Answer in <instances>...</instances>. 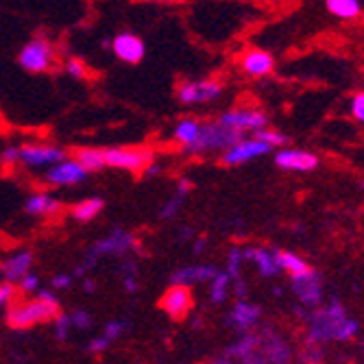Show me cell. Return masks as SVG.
Wrapping results in <instances>:
<instances>
[{"label": "cell", "instance_id": "d6a6232c", "mask_svg": "<svg viewBox=\"0 0 364 364\" xmlns=\"http://www.w3.org/2000/svg\"><path fill=\"white\" fill-rule=\"evenodd\" d=\"M240 259H242V251H238V249H231L229 251V269H227V275L231 279H238L240 277Z\"/></svg>", "mask_w": 364, "mask_h": 364}, {"label": "cell", "instance_id": "836d02e7", "mask_svg": "<svg viewBox=\"0 0 364 364\" xmlns=\"http://www.w3.org/2000/svg\"><path fill=\"white\" fill-rule=\"evenodd\" d=\"M68 316H70L73 327H77V329H87V327H92V316H90L85 310H75V312L68 314Z\"/></svg>", "mask_w": 364, "mask_h": 364}, {"label": "cell", "instance_id": "cb8c5ba5", "mask_svg": "<svg viewBox=\"0 0 364 364\" xmlns=\"http://www.w3.org/2000/svg\"><path fill=\"white\" fill-rule=\"evenodd\" d=\"M75 159L81 164V166L90 173L103 171L105 168V159H103V149H79Z\"/></svg>", "mask_w": 364, "mask_h": 364}, {"label": "cell", "instance_id": "2e32d148", "mask_svg": "<svg viewBox=\"0 0 364 364\" xmlns=\"http://www.w3.org/2000/svg\"><path fill=\"white\" fill-rule=\"evenodd\" d=\"M216 267H210V264H194V267H183L179 271L173 273V286H186L190 288L192 284L198 282H212L216 277Z\"/></svg>", "mask_w": 364, "mask_h": 364}, {"label": "cell", "instance_id": "60d3db41", "mask_svg": "<svg viewBox=\"0 0 364 364\" xmlns=\"http://www.w3.org/2000/svg\"><path fill=\"white\" fill-rule=\"evenodd\" d=\"M107 347H109V343H107L103 336H98V338H94V341L90 343V347H87V349H90L92 353H101V351H105Z\"/></svg>", "mask_w": 364, "mask_h": 364}, {"label": "cell", "instance_id": "8d00e7d4", "mask_svg": "<svg viewBox=\"0 0 364 364\" xmlns=\"http://www.w3.org/2000/svg\"><path fill=\"white\" fill-rule=\"evenodd\" d=\"M38 301H42V304L59 310V299H57V294L50 292V290H38Z\"/></svg>", "mask_w": 364, "mask_h": 364}, {"label": "cell", "instance_id": "3957f363", "mask_svg": "<svg viewBox=\"0 0 364 364\" xmlns=\"http://www.w3.org/2000/svg\"><path fill=\"white\" fill-rule=\"evenodd\" d=\"M355 334V323L347 321L345 312L341 306H332L323 312H318L314 316V329H312V336L310 341H323V338H351Z\"/></svg>", "mask_w": 364, "mask_h": 364}, {"label": "cell", "instance_id": "ab89813d", "mask_svg": "<svg viewBox=\"0 0 364 364\" xmlns=\"http://www.w3.org/2000/svg\"><path fill=\"white\" fill-rule=\"evenodd\" d=\"M73 279H75V275L61 273V275H55V277H53V286H55L57 290H65L68 286H73Z\"/></svg>", "mask_w": 364, "mask_h": 364}, {"label": "cell", "instance_id": "f35d334b", "mask_svg": "<svg viewBox=\"0 0 364 364\" xmlns=\"http://www.w3.org/2000/svg\"><path fill=\"white\" fill-rule=\"evenodd\" d=\"M0 161H3V164H16V161H20V149L18 146L5 149L3 153H0Z\"/></svg>", "mask_w": 364, "mask_h": 364}, {"label": "cell", "instance_id": "ffe728a7", "mask_svg": "<svg viewBox=\"0 0 364 364\" xmlns=\"http://www.w3.org/2000/svg\"><path fill=\"white\" fill-rule=\"evenodd\" d=\"M259 321V308L247 301H238L229 314V323L236 329H249Z\"/></svg>", "mask_w": 364, "mask_h": 364}, {"label": "cell", "instance_id": "ba28073f", "mask_svg": "<svg viewBox=\"0 0 364 364\" xmlns=\"http://www.w3.org/2000/svg\"><path fill=\"white\" fill-rule=\"evenodd\" d=\"M223 94V85L218 81H186L177 87V98L183 105H194V103H208L216 101Z\"/></svg>", "mask_w": 364, "mask_h": 364}, {"label": "cell", "instance_id": "4fadbf2b", "mask_svg": "<svg viewBox=\"0 0 364 364\" xmlns=\"http://www.w3.org/2000/svg\"><path fill=\"white\" fill-rule=\"evenodd\" d=\"M267 153H271L269 144H264V142L251 138V140H242L236 146H231L229 151H225L223 164H227V166H238V164H245L249 159H255V157L267 155Z\"/></svg>", "mask_w": 364, "mask_h": 364}, {"label": "cell", "instance_id": "277c9868", "mask_svg": "<svg viewBox=\"0 0 364 364\" xmlns=\"http://www.w3.org/2000/svg\"><path fill=\"white\" fill-rule=\"evenodd\" d=\"M105 166L129 171V173H144L153 164V151L140 146H112L103 149Z\"/></svg>", "mask_w": 364, "mask_h": 364}, {"label": "cell", "instance_id": "44dd1931", "mask_svg": "<svg viewBox=\"0 0 364 364\" xmlns=\"http://www.w3.org/2000/svg\"><path fill=\"white\" fill-rule=\"evenodd\" d=\"M24 210L33 216H46V214H53L59 210V201L55 196L46 194V192H38V194H33L26 198V203H24Z\"/></svg>", "mask_w": 364, "mask_h": 364}, {"label": "cell", "instance_id": "5bb4252c", "mask_svg": "<svg viewBox=\"0 0 364 364\" xmlns=\"http://www.w3.org/2000/svg\"><path fill=\"white\" fill-rule=\"evenodd\" d=\"M275 164L279 168H286V171H312L316 168L318 159L308 153V151H294V149H286V151H279L275 155Z\"/></svg>", "mask_w": 364, "mask_h": 364}, {"label": "cell", "instance_id": "b9f144b4", "mask_svg": "<svg viewBox=\"0 0 364 364\" xmlns=\"http://www.w3.org/2000/svg\"><path fill=\"white\" fill-rule=\"evenodd\" d=\"M122 286H124V290H127L129 294L138 292V279H136V275H124V279H122Z\"/></svg>", "mask_w": 364, "mask_h": 364}, {"label": "cell", "instance_id": "8fae6325", "mask_svg": "<svg viewBox=\"0 0 364 364\" xmlns=\"http://www.w3.org/2000/svg\"><path fill=\"white\" fill-rule=\"evenodd\" d=\"M112 50L120 61L131 63V65L140 63L146 55L144 42L138 36H134V33H118L112 42Z\"/></svg>", "mask_w": 364, "mask_h": 364}, {"label": "cell", "instance_id": "8992f818", "mask_svg": "<svg viewBox=\"0 0 364 364\" xmlns=\"http://www.w3.org/2000/svg\"><path fill=\"white\" fill-rule=\"evenodd\" d=\"M59 310L57 308H50L42 301H26V304H18L14 306L9 312H7V323L14 327V329H28L31 325L36 323H44V321H50L53 316H57Z\"/></svg>", "mask_w": 364, "mask_h": 364}, {"label": "cell", "instance_id": "1f68e13d", "mask_svg": "<svg viewBox=\"0 0 364 364\" xmlns=\"http://www.w3.org/2000/svg\"><path fill=\"white\" fill-rule=\"evenodd\" d=\"M181 201H183L181 196H173L171 201H166V205H164V208L159 210V218H161V220H171V218H175L177 212L181 210Z\"/></svg>", "mask_w": 364, "mask_h": 364}, {"label": "cell", "instance_id": "d4e9b609", "mask_svg": "<svg viewBox=\"0 0 364 364\" xmlns=\"http://www.w3.org/2000/svg\"><path fill=\"white\" fill-rule=\"evenodd\" d=\"M198 131H201V122H196L192 118L181 120L175 127V140L183 144V149H188L190 144H194V140L198 138Z\"/></svg>", "mask_w": 364, "mask_h": 364}, {"label": "cell", "instance_id": "4316f807", "mask_svg": "<svg viewBox=\"0 0 364 364\" xmlns=\"http://www.w3.org/2000/svg\"><path fill=\"white\" fill-rule=\"evenodd\" d=\"M229 282L231 277L227 273H216V277L212 279V288H210V299L214 304H223L229 294Z\"/></svg>", "mask_w": 364, "mask_h": 364}, {"label": "cell", "instance_id": "6da1fadb", "mask_svg": "<svg viewBox=\"0 0 364 364\" xmlns=\"http://www.w3.org/2000/svg\"><path fill=\"white\" fill-rule=\"evenodd\" d=\"M238 142H242V134L240 131H234L225 124L216 122H201V131H198V138L194 140V144H190L188 149H183V153L188 155H201L208 151H229L231 146H236Z\"/></svg>", "mask_w": 364, "mask_h": 364}, {"label": "cell", "instance_id": "603a6c76", "mask_svg": "<svg viewBox=\"0 0 364 364\" xmlns=\"http://www.w3.org/2000/svg\"><path fill=\"white\" fill-rule=\"evenodd\" d=\"M105 208V201L103 198H98V196H92V198H83V201H79L75 208H73V218L79 220V223H90L94 220L98 214L103 212Z\"/></svg>", "mask_w": 364, "mask_h": 364}, {"label": "cell", "instance_id": "52a82bcc", "mask_svg": "<svg viewBox=\"0 0 364 364\" xmlns=\"http://www.w3.org/2000/svg\"><path fill=\"white\" fill-rule=\"evenodd\" d=\"M65 153L59 146L53 144H24L20 146V161L28 168H46L55 166V164L63 161Z\"/></svg>", "mask_w": 364, "mask_h": 364}, {"label": "cell", "instance_id": "74e56055", "mask_svg": "<svg viewBox=\"0 0 364 364\" xmlns=\"http://www.w3.org/2000/svg\"><path fill=\"white\" fill-rule=\"evenodd\" d=\"M351 109H353V116H355L360 122H364V94H355V96H353Z\"/></svg>", "mask_w": 364, "mask_h": 364}, {"label": "cell", "instance_id": "7c38bea8", "mask_svg": "<svg viewBox=\"0 0 364 364\" xmlns=\"http://www.w3.org/2000/svg\"><path fill=\"white\" fill-rule=\"evenodd\" d=\"M192 292L186 286H171L166 290V294L161 296V308L168 316L173 318H183L190 310H192Z\"/></svg>", "mask_w": 364, "mask_h": 364}, {"label": "cell", "instance_id": "9c48e42d", "mask_svg": "<svg viewBox=\"0 0 364 364\" xmlns=\"http://www.w3.org/2000/svg\"><path fill=\"white\" fill-rule=\"evenodd\" d=\"M218 122L234 131H240V134H245V131H253L255 134V131H262L267 127V116L255 109H234V112L223 114Z\"/></svg>", "mask_w": 364, "mask_h": 364}, {"label": "cell", "instance_id": "7bdbcfd3", "mask_svg": "<svg viewBox=\"0 0 364 364\" xmlns=\"http://www.w3.org/2000/svg\"><path fill=\"white\" fill-rule=\"evenodd\" d=\"M192 188H194V183H192L190 179H179V183H177V196H181V198H183Z\"/></svg>", "mask_w": 364, "mask_h": 364}, {"label": "cell", "instance_id": "d590c367", "mask_svg": "<svg viewBox=\"0 0 364 364\" xmlns=\"http://www.w3.org/2000/svg\"><path fill=\"white\" fill-rule=\"evenodd\" d=\"M14 292H16L14 284H9V282L0 284V310L7 308V304L11 301V296H14Z\"/></svg>", "mask_w": 364, "mask_h": 364}, {"label": "cell", "instance_id": "f546056e", "mask_svg": "<svg viewBox=\"0 0 364 364\" xmlns=\"http://www.w3.org/2000/svg\"><path fill=\"white\" fill-rule=\"evenodd\" d=\"M124 329H127V321H112V323H107V327H105L103 338L112 345L114 341H118V338L122 336Z\"/></svg>", "mask_w": 364, "mask_h": 364}, {"label": "cell", "instance_id": "d6986e66", "mask_svg": "<svg viewBox=\"0 0 364 364\" xmlns=\"http://www.w3.org/2000/svg\"><path fill=\"white\" fill-rule=\"evenodd\" d=\"M242 259H251L264 277H273L279 273L275 255L267 249H247V251H242Z\"/></svg>", "mask_w": 364, "mask_h": 364}, {"label": "cell", "instance_id": "9a60e30c", "mask_svg": "<svg viewBox=\"0 0 364 364\" xmlns=\"http://www.w3.org/2000/svg\"><path fill=\"white\" fill-rule=\"evenodd\" d=\"M31 264H33L31 251H18L16 255L7 257L3 264H0V275H3L5 282H9V284L20 282L24 275L31 273Z\"/></svg>", "mask_w": 364, "mask_h": 364}, {"label": "cell", "instance_id": "7dc6e473", "mask_svg": "<svg viewBox=\"0 0 364 364\" xmlns=\"http://www.w3.org/2000/svg\"><path fill=\"white\" fill-rule=\"evenodd\" d=\"M94 288H96V284L92 279H85V290H94Z\"/></svg>", "mask_w": 364, "mask_h": 364}, {"label": "cell", "instance_id": "e0dca14e", "mask_svg": "<svg viewBox=\"0 0 364 364\" xmlns=\"http://www.w3.org/2000/svg\"><path fill=\"white\" fill-rule=\"evenodd\" d=\"M273 255H275V262H277L279 271H282V269L288 271L290 277H292V282L301 279V277H308V275L314 273L312 267H310V264H308L304 257L294 255V253H290V251H275Z\"/></svg>", "mask_w": 364, "mask_h": 364}, {"label": "cell", "instance_id": "ee69618b", "mask_svg": "<svg viewBox=\"0 0 364 364\" xmlns=\"http://www.w3.org/2000/svg\"><path fill=\"white\" fill-rule=\"evenodd\" d=\"M157 173H159V166H155V164H151V166L144 171V175H146V177H153V175H157Z\"/></svg>", "mask_w": 364, "mask_h": 364}, {"label": "cell", "instance_id": "83f0119b", "mask_svg": "<svg viewBox=\"0 0 364 364\" xmlns=\"http://www.w3.org/2000/svg\"><path fill=\"white\" fill-rule=\"evenodd\" d=\"M255 140H259V142H264V144H269L271 149H273V146H282V144L288 142L286 136L277 134V131H269V129L255 131Z\"/></svg>", "mask_w": 364, "mask_h": 364}, {"label": "cell", "instance_id": "f1b7e54d", "mask_svg": "<svg viewBox=\"0 0 364 364\" xmlns=\"http://www.w3.org/2000/svg\"><path fill=\"white\" fill-rule=\"evenodd\" d=\"M70 329H73L70 316L68 314H57V318H55V336H57V341H65V338H68Z\"/></svg>", "mask_w": 364, "mask_h": 364}, {"label": "cell", "instance_id": "30bf717a", "mask_svg": "<svg viewBox=\"0 0 364 364\" xmlns=\"http://www.w3.org/2000/svg\"><path fill=\"white\" fill-rule=\"evenodd\" d=\"M87 179V171L77 159H63L46 173V181L50 186H77Z\"/></svg>", "mask_w": 364, "mask_h": 364}, {"label": "cell", "instance_id": "e575fe53", "mask_svg": "<svg viewBox=\"0 0 364 364\" xmlns=\"http://www.w3.org/2000/svg\"><path fill=\"white\" fill-rule=\"evenodd\" d=\"M18 284H20V290H22L24 294H31V292H38V288H40V277H38V275H33V273H28V275H24Z\"/></svg>", "mask_w": 364, "mask_h": 364}, {"label": "cell", "instance_id": "f6af8a7d", "mask_svg": "<svg viewBox=\"0 0 364 364\" xmlns=\"http://www.w3.org/2000/svg\"><path fill=\"white\" fill-rule=\"evenodd\" d=\"M203 249H205V240L201 238V240H198V242L194 245V253H201Z\"/></svg>", "mask_w": 364, "mask_h": 364}, {"label": "cell", "instance_id": "ac0fdd59", "mask_svg": "<svg viewBox=\"0 0 364 364\" xmlns=\"http://www.w3.org/2000/svg\"><path fill=\"white\" fill-rule=\"evenodd\" d=\"M273 57L264 50H249L245 57H242V70L249 73L251 77H264L273 70Z\"/></svg>", "mask_w": 364, "mask_h": 364}, {"label": "cell", "instance_id": "bcb514c9", "mask_svg": "<svg viewBox=\"0 0 364 364\" xmlns=\"http://www.w3.org/2000/svg\"><path fill=\"white\" fill-rule=\"evenodd\" d=\"M192 236V229L190 227H183L181 229V240H186V238H190Z\"/></svg>", "mask_w": 364, "mask_h": 364}, {"label": "cell", "instance_id": "5b68a950", "mask_svg": "<svg viewBox=\"0 0 364 364\" xmlns=\"http://www.w3.org/2000/svg\"><path fill=\"white\" fill-rule=\"evenodd\" d=\"M18 63L26 73H44L53 68L55 63V48L46 38L31 40L18 55Z\"/></svg>", "mask_w": 364, "mask_h": 364}, {"label": "cell", "instance_id": "7a4b0ae2", "mask_svg": "<svg viewBox=\"0 0 364 364\" xmlns=\"http://www.w3.org/2000/svg\"><path fill=\"white\" fill-rule=\"evenodd\" d=\"M136 247H138V240H136L134 234H129V231H124V229H114L109 236L96 240L90 247L87 259H85V264H81V267L77 269V275H83L87 269H92L98 257H103V255L122 257V255H127L131 249H136Z\"/></svg>", "mask_w": 364, "mask_h": 364}, {"label": "cell", "instance_id": "484cf974", "mask_svg": "<svg viewBox=\"0 0 364 364\" xmlns=\"http://www.w3.org/2000/svg\"><path fill=\"white\" fill-rule=\"evenodd\" d=\"M327 9L338 18H355L362 11V5L358 0H329Z\"/></svg>", "mask_w": 364, "mask_h": 364}, {"label": "cell", "instance_id": "7402d4cb", "mask_svg": "<svg viewBox=\"0 0 364 364\" xmlns=\"http://www.w3.org/2000/svg\"><path fill=\"white\" fill-rule=\"evenodd\" d=\"M294 292L299 294V299L306 306H314L321 299V284H318V275L312 273L308 277H301L294 282Z\"/></svg>", "mask_w": 364, "mask_h": 364}, {"label": "cell", "instance_id": "4dcf8cb0", "mask_svg": "<svg viewBox=\"0 0 364 364\" xmlns=\"http://www.w3.org/2000/svg\"><path fill=\"white\" fill-rule=\"evenodd\" d=\"M65 70H68V75L73 79H85L87 77V65L77 57H70L68 61H65Z\"/></svg>", "mask_w": 364, "mask_h": 364}]
</instances>
